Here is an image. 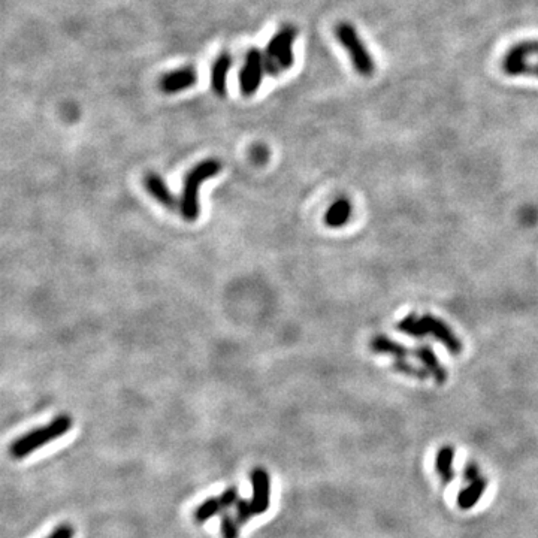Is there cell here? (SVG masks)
Returning <instances> with one entry per match:
<instances>
[{"label":"cell","instance_id":"obj_1","mask_svg":"<svg viewBox=\"0 0 538 538\" xmlns=\"http://www.w3.org/2000/svg\"><path fill=\"white\" fill-rule=\"evenodd\" d=\"M73 427V420L69 414H59L55 416L48 424L44 427L35 428L29 431L20 438H17L11 447H9V453L14 459H24L29 456L30 453L50 445L54 440H57L63 436H66Z\"/></svg>","mask_w":538,"mask_h":538},{"label":"cell","instance_id":"obj_2","mask_svg":"<svg viewBox=\"0 0 538 538\" xmlns=\"http://www.w3.org/2000/svg\"><path fill=\"white\" fill-rule=\"evenodd\" d=\"M396 328L413 338H423L427 335L436 338L437 341L446 346L451 355H459L462 348H464L462 347V341L450 329V326H447L442 320L429 314L422 317L418 314H409L401 320Z\"/></svg>","mask_w":538,"mask_h":538},{"label":"cell","instance_id":"obj_3","mask_svg":"<svg viewBox=\"0 0 538 538\" xmlns=\"http://www.w3.org/2000/svg\"><path fill=\"white\" fill-rule=\"evenodd\" d=\"M222 171V162L217 159H206L197 163L184 178L183 195L179 199V211L186 222H196L199 217V187L206 179Z\"/></svg>","mask_w":538,"mask_h":538},{"label":"cell","instance_id":"obj_4","mask_svg":"<svg viewBox=\"0 0 538 538\" xmlns=\"http://www.w3.org/2000/svg\"><path fill=\"white\" fill-rule=\"evenodd\" d=\"M335 37L350 57L355 71L364 78H371L375 73V60L368 51V46L362 41L352 23L341 21L335 27Z\"/></svg>","mask_w":538,"mask_h":538},{"label":"cell","instance_id":"obj_5","mask_svg":"<svg viewBox=\"0 0 538 538\" xmlns=\"http://www.w3.org/2000/svg\"><path fill=\"white\" fill-rule=\"evenodd\" d=\"M296 35L298 30L294 26H285L271 37L265 50V71L272 77H278L283 71L294 66V42Z\"/></svg>","mask_w":538,"mask_h":538},{"label":"cell","instance_id":"obj_6","mask_svg":"<svg viewBox=\"0 0 538 538\" xmlns=\"http://www.w3.org/2000/svg\"><path fill=\"white\" fill-rule=\"evenodd\" d=\"M501 69L508 77L538 78V41H522L513 45L503 55Z\"/></svg>","mask_w":538,"mask_h":538},{"label":"cell","instance_id":"obj_7","mask_svg":"<svg viewBox=\"0 0 538 538\" xmlns=\"http://www.w3.org/2000/svg\"><path fill=\"white\" fill-rule=\"evenodd\" d=\"M370 348L374 353L391 356L395 371H398L404 375H409V377H413V379H420V380L427 379L429 375L423 370V368H419L410 362L409 356L411 355V352L407 347L393 341V339H391L389 337L386 335L373 337V339L370 341Z\"/></svg>","mask_w":538,"mask_h":538},{"label":"cell","instance_id":"obj_8","mask_svg":"<svg viewBox=\"0 0 538 538\" xmlns=\"http://www.w3.org/2000/svg\"><path fill=\"white\" fill-rule=\"evenodd\" d=\"M265 72V54L258 48H251L240 72V87L244 96H253L259 90Z\"/></svg>","mask_w":538,"mask_h":538},{"label":"cell","instance_id":"obj_9","mask_svg":"<svg viewBox=\"0 0 538 538\" xmlns=\"http://www.w3.org/2000/svg\"><path fill=\"white\" fill-rule=\"evenodd\" d=\"M240 498L241 496L238 492V487L231 486L228 489H224L219 496H211L208 499H205L204 503H201L196 507L193 514L195 521L202 525L205 522L211 521V519L215 516H222V513H224L226 510H231L232 507H235Z\"/></svg>","mask_w":538,"mask_h":538},{"label":"cell","instance_id":"obj_10","mask_svg":"<svg viewBox=\"0 0 538 538\" xmlns=\"http://www.w3.org/2000/svg\"><path fill=\"white\" fill-rule=\"evenodd\" d=\"M251 504L256 516L265 514L271 505V477L265 468L256 467L250 473Z\"/></svg>","mask_w":538,"mask_h":538},{"label":"cell","instance_id":"obj_11","mask_svg":"<svg viewBox=\"0 0 538 538\" xmlns=\"http://www.w3.org/2000/svg\"><path fill=\"white\" fill-rule=\"evenodd\" d=\"M197 81V72L195 68H181L165 73L159 81V87L166 94H174L193 87Z\"/></svg>","mask_w":538,"mask_h":538},{"label":"cell","instance_id":"obj_12","mask_svg":"<svg viewBox=\"0 0 538 538\" xmlns=\"http://www.w3.org/2000/svg\"><path fill=\"white\" fill-rule=\"evenodd\" d=\"M413 355L416 356L418 361L422 364L423 370L427 371L433 380H436L438 384H445L447 380V371L445 365H441L436 352L432 350V347L428 344H423L418 347L416 350L413 352Z\"/></svg>","mask_w":538,"mask_h":538},{"label":"cell","instance_id":"obj_13","mask_svg":"<svg viewBox=\"0 0 538 538\" xmlns=\"http://www.w3.org/2000/svg\"><path fill=\"white\" fill-rule=\"evenodd\" d=\"M144 184L147 187L148 193L153 196L157 202L162 204L165 208H168V210L179 208V204L177 202L175 196L172 195L171 190H169V187L166 186L165 179L159 174L148 172L144 178Z\"/></svg>","mask_w":538,"mask_h":538},{"label":"cell","instance_id":"obj_14","mask_svg":"<svg viewBox=\"0 0 538 538\" xmlns=\"http://www.w3.org/2000/svg\"><path fill=\"white\" fill-rule=\"evenodd\" d=\"M232 68V55L223 53L217 57L211 68V89L217 96H224L228 91V75Z\"/></svg>","mask_w":538,"mask_h":538},{"label":"cell","instance_id":"obj_15","mask_svg":"<svg viewBox=\"0 0 538 538\" xmlns=\"http://www.w3.org/2000/svg\"><path fill=\"white\" fill-rule=\"evenodd\" d=\"M350 215H352V204L347 199H344V197H341V199H337L332 205H330V208L325 215V223L329 226V228L339 229L350 220Z\"/></svg>","mask_w":538,"mask_h":538},{"label":"cell","instance_id":"obj_16","mask_svg":"<svg viewBox=\"0 0 538 538\" xmlns=\"http://www.w3.org/2000/svg\"><path fill=\"white\" fill-rule=\"evenodd\" d=\"M241 528L242 526L238 523L235 514L231 513V510H226L224 513H222V516H220V531H222L223 538H240Z\"/></svg>","mask_w":538,"mask_h":538},{"label":"cell","instance_id":"obj_17","mask_svg":"<svg viewBox=\"0 0 538 538\" xmlns=\"http://www.w3.org/2000/svg\"><path fill=\"white\" fill-rule=\"evenodd\" d=\"M235 517H237V521L241 526L247 525L251 519L256 516V512H254V507L251 504V499H245V498H240L238 503L235 504Z\"/></svg>","mask_w":538,"mask_h":538},{"label":"cell","instance_id":"obj_18","mask_svg":"<svg viewBox=\"0 0 538 538\" xmlns=\"http://www.w3.org/2000/svg\"><path fill=\"white\" fill-rule=\"evenodd\" d=\"M75 537V528L69 523H62L54 528V531L45 538H73Z\"/></svg>","mask_w":538,"mask_h":538},{"label":"cell","instance_id":"obj_19","mask_svg":"<svg viewBox=\"0 0 538 538\" xmlns=\"http://www.w3.org/2000/svg\"><path fill=\"white\" fill-rule=\"evenodd\" d=\"M251 156H253L254 160H256L258 163L267 162V159H268L267 150H265V147H262V145H256V147H254V148L251 150Z\"/></svg>","mask_w":538,"mask_h":538}]
</instances>
